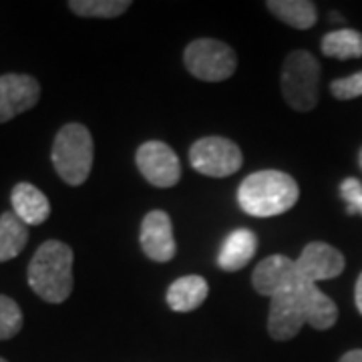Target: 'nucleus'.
<instances>
[{"mask_svg": "<svg viewBox=\"0 0 362 362\" xmlns=\"http://www.w3.org/2000/svg\"><path fill=\"white\" fill-rule=\"evenodd\" d=\"M93 137L90 131L81 123H66L57 133L52 143V165L57 169L59 177L66 185H83L93 169Z\"/></svg>", "mask_w": 362, "mask_h": 362, "instance_id": "nucleus-3", "label": "nucleus"}, {"mask_svg": "<svg viewBox=\"0 0 362 362\" xmlns=\"http://www.w3.org/2000/svg\"><path fill=\"white\" fill-rule=\"evenodd\" d=\"M354 302H356V308L362 314V272L356 280V288H354Z\"/></svg>", "mask_w": 362, "mask_h": 362, "instance_id": "nucleus-25", "label": "nucleus"}, {"mask_svg": "<svg viewBox=\"0 0 362 362\" xmlns=\"http://www.w3.org/2000/svg\"><path fill=\"white\" fill-rule=\"evenodd\" d=\"M73 250L59 240H49L28 264V286L45 302L61 304L73 292Z\"/></svg>", "mask_w": 362, "mask_h": 362, "instance_id": "nucleus-2", "label": "nucleus"}, {"mask_svg": "<svg viewBox=\"0 0 362 362\" xmlns=\"http://www.w3.org/2000/svg\"><path fill=\"white\" fill-rule=\"evenodd\" d=\"M0 362H8V361H4V358H0Z\"/></svg>", "mask_w": 362, "mask_h": 362, "instance_id": "nucleus-27", "label": "nucleus"}, {"mask_svg": "<svg viewBox=\"0 0 362 362\" xmlns=\"http://www.w3.org/2000/svg\"><path fill=\"white\" fill-rule=\"evenodd\" d=\"M40 85L30 75L8 73L0 77V123H6L39 103Z\"/></svg>", "mask_w": 362, "mask_h": 362, "instance_id": "nucleus-10", "label": "nucleus"}, {"mask_svg": "<svg viewBox=\"0 0 362 362\" xmlns=\"http://www.w3.org/2000/svg\"><path fill=\"white\" fill-rule=\"evenodd\" d=\"M304 280L296 270V259H290L282 254H274L262 259L252 274L254 290L262 296H278L286 292H294Z\"/></svg>", "mask_w": 362, "mask_h": 362, "instance_id": "nucleus-8", "label": "nucleus"}, {"mask_svg": "<svg viewBox=\"0 0 362 362\" xmlns=\"http://www.w3.org/2000/svg\"><path fill=\"white\" fill-rule=\"evenodd\" d=\"M266 6L274 16H278L282 23L298 30L312 28L318 21L316 4L308 0H270L266 2Z\"/></svg>", "mask_w": 362, "mask_h": 362, "instance_id": "nucleus-17", "label": "nucleus"}, {"mask_svg": "<svg viewBox=\"0 0 362 362\" xmlns=\"http://www.w3.org/2000/svg\"><path fill=\"white\" fill-rule=\"evenodd\" d=\"M129 0H71L69 8L85 18H115L127 13Z\"/></svg>", "mask_w": 362, "mask_h": 362, "instance_id": "nucleus-20", "label": "nucleus"}, {"mask_svg": "<svg viewBox=\"0 0 362 362\" xmlns=\"http://www.w3.org/2000/svg\"><path fill=\"white\" fill-rule=\"evenodd\" d=\"M330 93H332V97H337L340 101L362 97V71L350 75V77L332 81L330 83Z\"/></svg>", "mask_w": 362, "mask_h": 362, "instance_id": "nucleus-22", "label": "nucleus"}, {"mask_svg": "<svg viewBox=\"0 0 362 362\" xmlns=\"http://www.w3.org/2000/svg\"><path fill=\"white\" fill-rule=\"evenodd\" d=\"M358 163H361V169H362V147H361V151H358Z\"/></svg>", "mask_w": 362, "mask_h": 362, "instance_id": "nucleus-26", "label": "nucleus"}, {"mask_svg": "<svg viewBox=\"0 0 362 362\" xmlns=\"http://www.w3.org/2000/svg\"><path fill=\"white\" fill-rule=\"evenodd\" d=\"M13 211L25 226H40L51 216V202L49 197L35 187L33 183H16L11 194Z\"/></svg>", "mask_w": 362, "mask_h": 362, "instance_id": "nucleus-13", "label": "nucleus"}, {"mask_svg": "<svg viewBox=\"0 0 362 362\" xmlns=\"http://www.w3.org/2000/svg\"><path fill=\"white\" fill-rule=\"evenodd\" d=\"M320 63L308 51H292L282 66V95L294 111L308 113L320 99Z\"/></svg>", "mask_w": 362, "mask_h": 362, "instance_id": "nucleus-4", "label": "nucleus"}, {"mask_svg": "<svg viewBox=\"0 0 362 362\" xmlns=\"http://www.w3.org/2000/svg\"><path fill=\"white\" fill-rule=\"evenodd\" d=\"M135 163L143 177L156 187H173L181 180L180 157L168 143H143L135 153Z\"/></svg>", "mask_w": 362, "mask_h": 362, "instance_id": "nucleus-7", "label": "nucleus"}, {"mask_svg": "<svg viewBox=\"0 0 362 362\" xmlns=\"http://www.w3.org/2000/svg\"><path fill=\"white\" fill-rule=\"evenodd\" d=\"M346 266V259L330 244L324 242H310L302 250V254L296 259V270L304 282H322L338 278Z\"/></svg>", "mask_w": 362, "mask_h": 362, "instance_id": "nucleus-9", "label": "nucleus"}, {"mask_svg": "<svg viewBox=\"0 0 362 362\" xmlns=\"http://www.w3.org/2000/svg\"><path fill=\"white\" fill-rule=\"evenodd\" d=\"M209 286L202 276H183L168 288V306L173 312H192L206 302Z\"/></svg>", "mask_w": 362, "mask_h": 362, "instance_id": "nucleus-16", "label": "nucleus"}, {"mask_svg": "<svg viewBox=\"0 0 362 362\" xmlns=\"http://www.w3.org/2000/svg\"><path fill=\"white\" fill-rule=\"evenodd\" d=\"M340 195L346 204V214L362 216V183L356 177H346L340 183Z\"/></svg>", "mask_w": 362, "mask_h": 362, "instance_id": "nucleus-23", "label": "nucleus"}, {"mask_svg": "<svg viewBox=\"0 0 362 362\" xmlns=\"http://www.w3.org/2000/svg\"><path fill=\"white\" fill-rule=\"evenodd\" d=\"M28 242V226L14 216V211H4L0 216V264L16 258Z\"/></svg>", "mask_w": 362, "mask_h": 362, "instance_id": "nucleus-19", "label": "nucleus"}, {"mask_svg": "<svg viewBox=\"0 0 362 362\" xmlns=\"http://www.w3.org/2000/svg\"><path fill=\"white\" fill-rule=\"evenodd\" d=\"M306 322V314L302 308V300L298 290L286 292L270 298V314H268V332L274 340H292L300 334Z\"/></svg>", "mask_w": 362, "mask_h": 362, "instance_id": "nucleus-12", "label": "nucleus"}, {"mask_svg": "<svg viewBox=\"0 0 362 362\" xmlns=\"http://www.w3.org/2000/svg\"><path fill=\"white\" fill-rule=\"evenodd\" d=\"M23 328V310L13 298L0 294V340H11Z\"/></svg>", "mask_w": 362, "mask_h": 362, "instance_id": "nucleus-21", "label": "nucleus"}, {"mask_svg": "<svg viewBox=\"0 0 362 362\" xmlns=\"http://www.w3.org/2000/svg\"><path fill=\"white\" fill-rule=\"evenodd\" d=\"M300 189L296 180L278 169L247 175L238 189L240 207L252 218H274L296 206Z\"/></svg>", "mask_w": 362, "mask_h": 362, "instance_id": "nucleus-1", "label": "nucleus"}, {"mask_svg": "<svg viewBox=\"0 0 362 362\" xmlns=\"http://www.w3.org/2000/svg\"><path fill=\"white\" fill-rule=\"evenodd\" d=\"M183 63L195 78L207 83H220L235 73L238 57L232 47L221 40L197 39L185 47Z\"/></svg>", "mask_w": 362, "mask_h": 362, "instance_id": "nucleus-5", "label": "nucleus"}, {"mask_svg": "<svg viewBox=\"0 0 362 362\" xmlns=\"http://www.w3.org/2000/svg\"><path fill=\"white\" fill-rule=\"evenodd\" d=\"M298 296L302 300L306 322L310 324L314 330H328L337 324L338 306L318 286L312 282H302L298 286Z\"/></svg>", "mask_w": 362, "mask_h": 362, "instance_id": "nucleus-14", "label": "nucleus"}, {"mask_svg": "<svg viewBox=\"0 0 362 362\" xmlns=\"http://www.w3.org/2000/svg\"><path fill=\"white\" fill-rule=\"evenodd\" d=\"M324 57L349 61V59H361L362 57V33L354 28H338L328 35H324L320 42Z\"/></svg>", "mask_w": 362, "mask_h": 362, "instance_id": "nucleus-18", "label": "nucleus"}, {"mask_svg": "<svg viewBox=\"0 0 362 362\" xmlns=\"http://www.w3.org/2000/svg\"><path fill=\"white\" fill-rule=\"evenodd\" d=\"M258 250V238L250 230H235L221 244L218 254V266L226 272H238L246 268L247 262L256 256Z\"/></svg>", "mask_w": 362, "mask_h": 362, "instance_id": "nucleus-15", "label": "nucleus"}, {"mask_svg": "<svg viewBox=\"0 0 362 362\" xmlns=\"http://www.w3.org/2000/svg\"><path fill=\"white\" fill-rule=\"evenodd\" d=\"M189 163L207 177H228L240 171L244 153L228 137H202L189 149Z\"/></svg>", "mask_w": 362, "mask_h": 362, "instance_id": "nucleus-6", "label": "nucleus"}, {"mask_svg": "<svg viewBox=\"0 0 362 362\" xmlns=\"http://www.w3.org/2000/svg\"><path fill=\"white\" fill-rule=\"evenodd\" d=\"M338 362H362V349L349 350L346 354H342V358Z\"/></svg>", "mask_w": 362, "mask_h": 362, "instance_id": "nucleus-24", "label": "nucleus"}, {"mask_svg": "<svg viewBox=\"0 0 362 362\" xmlns=\"http://www.w3.org/2000/svg\"><path fill=\"white\" fill-rule=\"evenodd\" d=\"M139 242L143 254L153 262H169L175 258L177 244L173 238V226L165 211L153 209L143 218Z\"/></svg>", "mask_w": 362, "mask_h": 362, "instance_id": "nucleus-11", "label": "nucleus"}]
</instances>
